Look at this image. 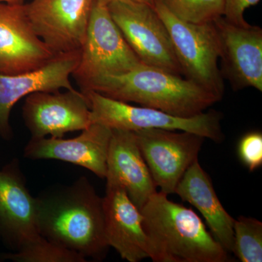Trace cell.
Instances as JSON below:
<instances>
[{
	"mask_svg": "<svg viewBox=\"0 0 262 262\" xmlns=\"http://www.w3.org/2000/svg\"><path fill=\"white\" fill-rule=\"evenodd\" d=\"M37 199L41 235L53 244L95 260L105 258L103 199L86 177Z\"/></svg>",
	"mask_w": 262,
	"mask_h": 262,
	"instance_id": "cell-1",
	"label": "cell"
},
{
	"mask_svg": "<svg viewBox=\"0 0 262 262\" xmlns=\"http://www.w3.org/2000/svg\"><path fill=\"white\" fill-rule=\"evenodd\" d=\"M154 262H227L229 253L195 212L157 191L140 210Z\"/></svg>",
	"mask_w": 262,
	"mask_h": 262,
	"instance_id": "cell-2",
	"label": "cell"
},
{
	"mask_svg": "<svg viewBox=\"0 0 262 262\" xmlns=\"http://www.w3.org/2000/svg\"><path fill=\"white\" fill-rule=\"evenodd\" d=\"M84 90L183 117L200 115L221 101L182 76L145 64L124 75L98 79Z\"/></svg>",
	"mask_w": 262,
	"mask_h": 262,
	"instance_id": "cell-3",
	"label": "cell"
},
{
	"mask_svg": "<svg viewBox=\"0 0 262 262\" xmlns=\"http://www.w3.org/2000/svg\"><path fill=\"white\" fill-rule=\"evenodd\" d=\"M81 92L89 103L91 124L133 132L145 129L187 131L215 143H221L225 139L221 124L222 115L215 110L194 117H179L156 108L133 106L92 90Z\"/></svg>",
	"mask_w": 262,
	"mask_h": 262,
	"instance_id": "cell-4",
	"label": "cell"
},
{
	"mask_svg": "<svg viewBox=\"0 0 262 262\" xmlns=\"http://www.w3.org/2000/svg\"><path fill=\"white\" fill-rule=\"evenodd\" d=\"M154 8L168 29L182 75L222 100L225 84L218 60L220 37L213 22L192 24L174 16L160 0Z\"/></svg>",
	"mask_w": 262,
	"mask_h": 262,
	"instance_id": "cell-5",
	"label": "cell"
},
{
	"mask_svg": "<svg viewBox=\"0 0 262 262\" xmlns=\"http://www.w3.org/2000/svg\"><path fill=\"white\" fill-rule=\"evenodd\" d=\"M142 64L112 18L107 5L94 0L80 62L72 74L81 91L98 79L124 75Z\"/></svg>",
	"mask_w": 262,
	"mask_h": 262,
	"instance_id": "cell-6",
	"label": "cell"
},
{
	"mask_svg": "<svg viewBox=\"0 0 262 262\" xmlns=\"http://www.w3.org/2000/svg\"><path fill=\"white\" fill-rule=\"evenodd\" d=\"M107 8L127 44L144 64L183 75L168 29L154 7L116 0L108 3Z\"/></svg>",
	"mask_w": 262,
	"mask_h": 262,
	"instance_id": "cell-7",
	"label": "cell"
},
{
	"mask_svg": "<svg viewBox=\"0 0 262 262\" xmlns=\"http://www.w3.org/2000/svg\"><path fill=\"white\" fill-rule=\"evenodd\" d=\"M134 133L155 186L167 195L174 194L184 174L198 159L206 139L187 131L165 129Z\"/></svg>",
	"mask_w": 262,
	"mask_h": 262,
	"instance_id": "cell-8",
	"label": "cell"
},
{
	"mask_svg": "<svg viewBox=\"0 0 262 262\" xmlns=\"http://www.w3.org/2000/svg\"><path fill=\"white\" fill-rule=\"evenodd\" d=\"M94 0H32L24 11L33 31L54 55L80 52Z\"/></svg>",
	"mask_w": 262,
	"mask_h": 262,
	"instance_id": "cell-9",
	"label": "cell"
},
{
	"mask_svg": "<svg viewBox=\"0 0 262 262\" xmlns=\"http://www.w3.org/2000/svg\"><path fill=\"white\" fill-rule=\"evenodd\" d=\"M0 237L15 252L42 237L37 199L29 192L17 160L0 170Z\"/></svg>",
	"mask_w": 262,
	"mask_h": 262,
	"instance_id": "cell-10",
	"label": "cell"
},
{
	"mask_svg": "<svg viewBox=\"0 0 262 262\" xmlns=\"http://www.w3.org/2000/svg\"><path fill=\"white\" fill-rule=\"evenodd\" d=\"M23 117L34 138H63L67 133L83 130L91 125L89 103L77 90L29 94L24 103Z\"/></svg>",
	"mask_w": 262,
	"mask_h": 262,
	"instance_id": "cell-11",
	"label": "cell"
},
{
	"mask_svg": "<svg viewBox=\"0 0 262 262\" xmlns=\"http://www.w3.org/2000/svg\"><path fill=\"white\" fill-rule=\"evenodd\" d=\"M221 46L223 78L235 91L253 88L262 91V29L229 23L223 16L213 21Z\"/></svg>",
	"mask_w": 262,
	"mask_h": 262,
	"instance_id": "cell-12",
	"label": "cell"
},
{
	"mask_svg": "<svg viewBox=\"0 0 262 262\" xmlns=\"http://www.w3.org/2000/svg\"><path fill=\"white\" fill-rule=\"evenodd\" d=\"M81 52V51H80ZM80 52L56 55L37 70L15 74H0V136L6 140L13 136L10 115L15 103L35 92L75 90L70 82L80 59Z\"/></svg>",
	"mask_w": 262,
	"mask_h": 262,
	"instance_id": "cell-13",
	"label": "cell"
},
{
	"mask_svg": "<svg viewBox=\"0 0 262 262\" xmlns=\"http://www.w3.org/2000/svg\"><path fill=\"white\" fill-rule=\"evenodd\" d=\"M80 135L63 138H31L24 156L32 160H57L75 164L105 179L112 129L92 123Z\"/></svg>",
	"mask_w": 262,
	"mask_h": 262,
	"instance_id": "cell-14",
	"label": "cell"
},
{
	"mask_svg": "<svg viewBox=\"0 0 262 262\" xmlns=\"http://www.w3.org/2000/svg\"><path fill=\"white\" fill-rule=\"evenodd\" d=\"M24 5L0 3V74L37 70L56 56L33 31Z\"/></svg>",
	"mask_w": 262,
	"mask_h": 262,
	"instance_id": "cell-15",
	"label": "cell"
},
{
	"mask_svg": "<svg viewBox=\"0 0 262 262\" xmlns=\"http://www.w3.org/2000/svg\"><path fill=\"white\" fill-rule=\"evenodd\" d=\"M102 199L105 236L108 246L129 262L149 258V239L143 225V215L123 187L116 183L106 182Z\"/></svg>",
	"mask_w": 262,
	"mask_h": 262,
	"instance_id": "cell-16",
	"label": "cell"
},
{
	"mask_svg": "<svg viewBox=\"0 0 262 262\" xmlns=\"http://www.w3.org/2000/svg\"><path fill=\"white\" fill-rule=\"evenodd\" d=\"M105 179L123 187L139 210L157 192L135 133L112 129Z\"/></svg>",
	"mask_w": 262,
	"mask_h": 262,
	"instance_id": "cell-17",
	"label": "cell"
},
{
	"mask_svg": "<svg viewBox=\"0 0 262 262\" xmlns=\"http://www.w3.org/2000/svg\"><path fill=\"white\" fill-rule=\"evenodd\" d=\"M174 194L201 213L217 242L227 253H232L234 219L222 206L211 177L201 166L198 158L184 174Z\"/></svg>",
	"mask_w": 262,
	"mask_h": 262,
	"instance_id": "cell-18",
	"label": "cell"
},
{
	"mask_svg": "<svg viewBox=\"0 0 262 262\" xmlns=\"http://www.w3.org/2000/svg\"><path fill=\"white\" fill-rule=\"evenodd\" d=\"M232 253L241 262L262 261V223L241 215L234 220Z\"/></svg>",
	"mask_w": 262,
	"mask_h": 262,
	"instance_id": "cell-19",
	"label": "cell"
},
{
	"mask_svg": "<svg viewBox=\"0 0 262 262\" xmlns=\"http://www.w3.org/2000/svg\"><path fill=\"white\" fill-rule=\"evenodd\" d=\"M174 15L192 24L211 23L223 16L225 0H160Z\"/></svg>",
	"mask_w": 262,
	"mask_h": 262,
	"instance_id": "cell-20",
	"label": "cell"
},
{
	"mask_svg": "<svg viewBox=\"0 0 262 262\" xmlns=\"http://www.w3.org/2000/svg\"><path fill=\"white\" fill-rule=\"evenodd\" d=\"M3 259L16 262H84L82 255L53 244L42 237L17 252L5 253Z\"/></svg>",
	"mask_w": 262,
	"mask_h": 262,
	"instance_id": "cell-21",
	"label": "cell"
},
{
	"mask_svg": "<svg viewBox=\"0 0 262 262\" xmlns=\"http://www.w3.org/2000/svg\"><path fill=\"white\" fill-rule=\"evenodd\" d=\"M237 154L241 163L251 172L262 165V134L251 131L245 134L238 143Z\"/></svg>",
	"mask_w": 262,
	"mask_h": 262,
	"instance_id": "cell-22",
	"label": "cell"
},
{
	"mask_svg": "<svg viewBox=\"0 0 262 262\" xmlns=\"http://www.w3.org/2000/svg\"><path fill=\"white\" fill-rule=\"evenodd\" d=\"M259 2L260 0H225L223 17L229 23L246 27L249 24L245 20V10Z\"/></svg>",
	"mask_w": 262,
	"mask_h": 262,
	"instance_id": "cell-23",
	"label": "cell"
},
{
	"mask_svg": "<svg viewBox=\"0 0 262 262\" xmlns=\"http://www.w3.org/2000/svg\"><path fill=\"white\" fill-rule=\"evenodd\" d=\"M95 1L98 2V3H101V4L107 5L108 3H112L113 1H116V0H95ZM130 1L138 2V3H146L151 5V6L154 7L155 0H130Z\"/></svg>",
	"mask_w": 262,
	"mask_h": 262,
	"instance_id": "cell-24",
	"label": "cell"
},
{
	"mask_svg": "<svg viewBox=\"0 0 262 262\" xmlns=\"http://www.w3.org/2000/svg\"><path fill=\"white\" fill-rule=\"evenodd\" d=\"M0 3L12 5H24L25 3V0H0Z\"/></svg>",
	"mask_w": 262,
	"mask_h": 262,
	"instance_id": "cell-25",
	"label": "cell"
}]
</instances>
